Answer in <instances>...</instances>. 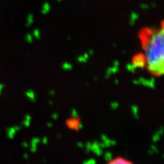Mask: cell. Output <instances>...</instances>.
I'll list each match as a JSON object with an SVG mask.
<instances>
[{
  "instance_id": "1",
  "label": "cell",
  "mask_w": 164,
  "mask_h": 164,
  "mask_svg": "<svg viewBox=\"0 0 164 164\" xmlns=\"http://www.w3.org/2000/svg\"><path fill=\"white\" fill-rule=\"evenodd\" d=\"M138 38L141 51L133 56V64L153 76H164V20L156 26L142 27Z\"/></svg>"
},
{
  "instance_id": "2",
  "label": "cell",
  "mask_w": 164,
  "mask_h": 164,
  "mask_svg": "<svg viewBox=\"0 0 164 164\" xmlns=\"http://www.w3.org/2000/svg\"><path fill=\"white\" fill-rule=\"evenodd\" d=\"M66 126L71 131H77L81 126V120L77 116H70L66 120Z\"/></svg>"
},
{
  "instance_id": "3",
  "label": "cell",
  "mask_w": 164,
  "mask_h": 164,
  "mask_svg": "<svg viewBox=\"0 0 164 164\" xmlns=\"http://www.w3.org/2000/svg\"><path fill=\"white\" fill-rule=\"evenodd\" d=\"M106 164H135L132 161L122 157H116L107 162Z\"/></svg>"
}]
</instances>
